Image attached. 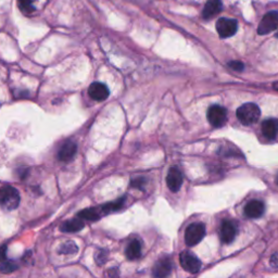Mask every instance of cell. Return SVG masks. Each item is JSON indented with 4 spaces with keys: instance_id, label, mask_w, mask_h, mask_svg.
Masks as SVG:
<instances>
[{
    "instance_id": "cell-23",
    "label": "cell",
    "mask_w": 278,
    "mask_h": 278,
    "mask_svg": "<svg viewBox=\"0 0 278 278\" xmlns=\"http://www.w3.org/2000/svg\"><path fill=\"white\" fill-rule=\"evenodd\" d=\"M106 256H108V252H106V250H100L97 252L96 256H94V258H96V262L99 265H102L104 263H106Z\"/></svg>"
},
{
    "instance_id": "cell-15",
    "label": "cell",
    "mask_w": 278,
    "mask_h": 278,
    "mask_svg": "<svg viewBox=\"0 0 278 278\" xmlns=\"http://www.w3.org/2000/svg\"><path fill=\"white\" fill-rule=\"evenodd\" d=\"M262 132L263 135L268 139L276 138L278 134V120L268 118L262 123Z\"/></svg>"
},
{
    "instance_id": "cell-22",
    "label": "cell",
    "mask_w": 278,
    "mask_h": 278,
    "mask_svg": "<svg viewBox=\"0 0 278 278\" xmlns=\"http://www.w3.org/2000/svg\"><path fill=\"white\" fill-rule=\"evenodd\" d=\"M18 268V265L12 261L0 263V273L2 274L14 273V272H16Z\"/></svg>"
},
{
    "instance_id": "cell-27",
    "label": "cell",
    "mask_w": 278,
    "mask_h": 278,
    "mask_svg": "<svg viewBox=\"0 0 278 278\" xmlns=\"http://www.w3.org/2000/svg\"><path fill=\"white\" fill-rule=\"evenodd\" d=\"M6 251H7V248H6V247L0 248V262L4 260V258H6Z\"/></svg>"
},
{
    "instance_id": "cell-13",
    "label": "cell",
    "mask_w": 278,
    "mask_h": 278,
    "mask_svg": "<svg viewBox=\"0 0 278 278\" xmlns=\"http://www.w3.org/2000/svg\"><path fill=\"white\" fill-rule=\"evenodd\" d=\"M76 151H78L76 144L71 140L66 142L62 144L58 152L59 160L63 162H68L70 160H72L75 154H76Z\"/></svg>"
},
{
    "instance_id": "cell-16",
    "label": "cell",
    "mask_w": 278,
    "mask_h": 278,
    "mask_svg": "<svg viewBox=\"0 0 278 278\" xmlns=\"http://www.w3.org/2000/svg\"><path fill=\"white\" fill-rule=\"evenodd\" d=\"M84 222L80 220V218H73L71 220H68V222L63 223L61 225V230L64 232H76L84 228Z\"/></svg>"
},
{
    "instance_id": "cell-14",
    "label": "cell",
    "mask_w": 278,
    "mask_h": 278,
    "mask_svg": "<svg viewBox=\"0 0 278 278\" xmlns=\"http://www.w3.org/2000/svg\"><path fill=\"white\" fill-rule=\"evenodd\" d=\"M220 11H222V2H220V0H208L204 6V11H202V16L206 20H208V18L218 14Z\"/></svg>"
},
{
    "instance_id": "cell-17",
    "label": "cell",
    "mask_w": 278,
    "mask_h": 278,
    "mask_svg": "<svg viewBox=\"0 0 278 278\" xmlns=\"http://www.w3.org/2000/svg\"><path fill=\"white\" fill-rule=\"evenodd\" d=\"M126 256L128 260H137L142 256V244L138 240H132L126 248Z\"/></svg>"
},
{
    "instance_id": "cell-9",
    "label": "cell",
    "mask_w": 278,
    "mask_h": 278,
    "mask_svg": "<svg viewBox=\"0 0 278 278\" xmlns=\"http://www.w3.org/2000/svg\"><path fill=\"white\" fill-rule=\"evenodd\" d=\"M166 184L170 192H176L180 190L182 185V175L178 168H170L166 178Z\"/></svg>"
},
{
    "instance_id": "cell-2",
    "label": "cell",
    "mask_w": 278,
    "mask_h": 278,
    "mask_svg": "<svg viewBox=\"0 0 278 278\" xmlns=\"http://www.w3.org/2000/svg\"><path fill=\"white\" fill-rule=\"evenodd\" d=\"M261 116V110L256 104H244L237 110V118L244 125L256 123Z\"/></svg>"
},
{
    "instance_id": "cell-28",
    "label": "cell",
    "mask_w": 278,
    "mask_h": 278,
    "mask_svg": "<svg viewBox=\"0 0 278 278\" xmlns=\"http://www.w3.org/2000/svg\"><path fill=\"white\" fill-rule=\"evenodd\" d=\"M274 88H275L276 90H278V82H277V83H275V84H274Z\"/></svg>"
},
{
    "instance_id": "cell-1",
    "label": "cell",
    "mask_w": 278,
    "mask_h": 278,
    "mask_svg": "<svg viewBox=\"0 0 278 278\" xmlns=\"http://www.w3.org/2000/svg\"><path fill=\"white\" fill-rule=\"evenodd\" d=\"M20 204V194L10 185L0 187V206L4 210L14 211Z\"/></svg>"
},
{
    "instance_id": "cell-4",
    "label": "cell",
    "mask_w": 278,
    "mask_h": 278,
    "mask_svg": "<svg viewBox=\"0 0 278 278\" xmlns=\"http://www.w3.org/2000/svg\"><path fill=\"white\" fill-rule=\"evenodd\" d=\"M278 28V11H270L261 20L258 28L260 35H268Z\"/></svg>"
},
{
    "instance_id": "cell-3",
    "label": "cell",
    "mask_w": 278,
    "mask_h": 278,
    "mask_svg": "<svg viewBox=\"0 0 278 278\" xmlns=\"http://www.w3.org/2000/svg\"><path fill=\"white\" fill-rule=\"evenodd\" d=\"M206 236V226L202 223H194L188 226L185 232V242L189 247L198 244Z\"/></svg>"
},
{
    "instance_id": "cell-24",
    "label": "cell",
    "mask_w": 278,
    "mask_h": 278,
    "mask_svg": "<svg viewBox=\"0 0 278 278\" xmlns=\"http://www.w3.org/2000/svg\"><path fill=\"white\" fill-rule=\"evenodd\" d=\"M144 178H137L135 180H132V182H130V185L132 187H136L138 189H144Z\"/></svg>"
},
{
    "instance_id": "cell-5",
    "label": "cell",
    "mask_w": 278,
    "mask_h": 278,
    "mask_svg": "<svg viewBox=\"0 0 278 278\" xmlns=\"http://www.w3.org/2000/svg\"><path fill=\"white\" fill-rule=\"evenodd\" d=\"M208 121L214 128H220L226 122L227 111L223 106L218 104H213L208 110Z\"/></svg>"
},
{
    "instance_id": "cell-7",
    "label": "cell",
    "mask_w": 278,
    "mask_h": 278,
    "mask_svg": "<svg viewBox=\"0 0 278 278\" xmlns=\"http://www.w3.org/2000/svg\"><path fill=\"white\" fill-rule=\"evenodd\" d=\"M180 262L182 268L192 274L198 273L201 268V262L199 258L189 251L182 252L180 256Z\"/></svg>"
},
{
    "instance_id": "cell-25",
    "label": "cell",
    "mask_w": 278,
    "mask_h": 278,
    "mask_svg": "<svg viewBox=\"0 0 278 278\" xmlns=\"http://www.w3.org/2000/svg\"><path fill=\"white\" fill-rule=\"evenodd\" d=\"M228 66L232 68V70H235V71H242L244 66V63L242 62H240V61H230L228 63Z\"/></svg>"
},
{
    "instance_id": "cell-19",
    "label": "cell",
    "mask_w": 278,
    "mask_h": 278,
    "mask_svg": "<svg viewBox=\"0 0 278 278\" xmlns=\"http://www.w3.org/2000/svg\"><path fill=\"white\" fill-rule=\"evenodd\" d=\"M124 202H125V198H121V199L116 200V202H111V204H106L102 206H100V210H101V212H102V214H108L111 212H114V211L120 210V208L123 206Z\"/></svg>"
},
{
    "instance_id": "cell-12",
    "label": "cell",
    "mask_w": 278,
    "mask_h": 278,
    "mask_svg": "<svg viewBox=\"0 0 278 278\" xmlns=\"http://www.w3.org/2000/svg\"><path fill=\"white\" fill-rule=\"evenodd\" d=\"M172 260L170 258H162L158 261L154 268V276L156 277H166L168 276L172 272Z\"/></svg>"
},
{
    "instance_id": "cell-11",
    "label": "cell",
    "mask_w": 278,
    "mask_h": 278,
    "mask_svg": "<svg viewBox=\"0 0 278 278\" xmlns=\"http://www.w3.org/2000/svg\"><path fill=\"white\" fill-rule=\"evenodd\" d=\"M236 225L230 220H224L220 226V239L224 244H230L236 237Z\"/></svg>"
},
{
    "instance_id": "cell-29",
    "label": "cell",
    "mask_w": 278,
    "mask_h": 278,
    "mask_svg": "<svg viewBox=\"0 0 278 278\" xmlns=\"http://www.w3.org/2000/svg\"><path fill=\"white\" fill-rule=\"evenodd\" d=\"M276 180H277V184H278V175H277V178H276Z\"/></svg>"
},
{
    "instance_id": "cell-18",
    "label": "cell",
    "mask_w": 278,
    "mask_h": 278,
    "mask_svg": "<svg viewBox=\"0 0 278 278\" xmlns=\"http://www.w3.org/2000/svg\"><path fill=\"white\" fill-rule=\"evenodd\" d=\"M102 216V212H101L100 208H86V210L82 211L78 213V218L90 220H99L100 216Z\"/></svg>"
},
{
    "instance_id": "cell-26",
    "label": "cell",
    "mask_w": 278,
    "mask_h": 278,
    "mask_svg": "<svg viewBox=\"0 0 278 278\" xmlns=\"http://www.w3.org/2000/svg\"><path fill=\"white\" fill-rule=\"evenodd\" d=\"M270 265L273 268H278V254H275L270 258Z\"/></svg>"
},
{
    "instance_id": "cell-8",
    "label": "cell",
    "mask_w": 278,
    "mask_h": 278,
    "mask_svg": "<svg viewBox=\"0 0 278 278\" xmlns=\"http://www.w3.org/2000/svg\"><path fill=\"white\" fill-rule=\"evenodd\" d=\"M88 94H90V98H92L94 100L104 101L109 97L110 92L109 88L104 84L96 82V83H92L90 88H88Z\"/></svg>"
},
{
    "instance_id": "cell-21",
    "label": "cell",
    "mask_w": 278,
    "mask_h": 278,
    "mask_svg": "<svg viewBox=\"0 0 278 278\" xmlns=\"http://www.w3.org/2000/svg\"><path fill=\"white\" fill-rule=\"evenodd\" d=\"M59 251L62 254H75L78 251V247L74 242H68L61 246Z\"/></svg>"
},
{
    "instance_id": "cell-6",
    "label": "cell",
    "mask_w": 278,
    "mask_h": 278,
    "mask_svg": "<svg viewBox=\"0 0 278 278\" xmlns=\"http://www.w3.org/2000/svg\"><path fill=\"white\" fill-rule=\"evenodd\" d=\"M238 24L236 20L227 18H220L216 22V30L222 38H228L236 34Z\"/></svg>"
},
{
    "instance_id": "cell-10",
    "label": "cell",
    "mask_w": 278,
    "mask_h": 278,
    "mask_svg": "<svg viewBox=\"0 0 278 278\" xmlns=\"http://www.w3.org/2000/svg\"><path fill=\"white\" fill-rule=\"evenodd\" d=\"M264 204L260 200H252L244 208V216L249 218H258L263 216Z\"/></svg>"
},
{
    "instance_id": "cell-20",
    "label": "cell",
    "mask_w": 278,
    "mask_h": 278,
    "mask_svg": "<svg viewBox=\"0 0 278 278\" xmlns=\"http://www.w3.org/2000/svg\"><path fill=\"white\" fill-rule=\"evenodd\" d=\"M35 2L36 0H18V8L24 14H30L35 11Z\"/></svg>"
}]
</instances>
